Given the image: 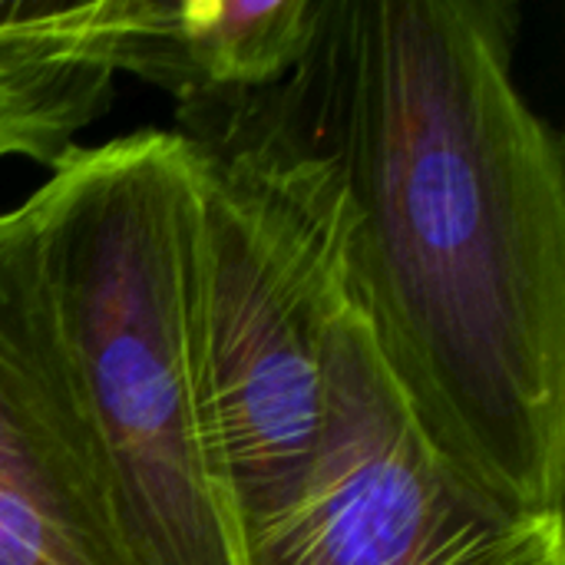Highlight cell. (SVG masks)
I'll list each match as a JSON object with an SVG mask.
<instances>
[{"label": "cell", "mask_w": 565, "mask_h": 565, "mask_svg": "<svg viewBox=\"0 0 565 565\" xmlns=\"http://www.w3.org/2000/svg\"><path fill=\"white\" fill-rule=\"evenodd\" d=\"M318 0H126L119 73L179 99L228 106L278 86L305 56Z\"/></svg>", "instance_id": "52a82bcc"}, {"label": "cell", "mask_w": 565, "mask_h": 565, "mask_svg": "<svg viewBox=\"0 0 565 565\" xmlns=\"http://www.w3.org/2000/svg\"><path fill=\"white\" fill-rule=\"evenodd\" d=\"M510 0H318L245 103L341 169L354 308L420 434L490 503L563 516V149L526 103Z\"/></svg>", "instance_id": "6da1fadb"}, {"label": "cell", "mask_w": 565, "mask_h": 565, "mask_svg": "<svg viewBox=\"0 0 565 565\" xmlns=\"http://www.w3.org/2000/svg\"><path fill=\"white\" fill-rule=\"evenodd\" d=\"M126 0H0V159L56 172L116 93Z\"/></svg>", "instance_id": "8992f818"}, {"label": "cell", "mask_w": 565, "mask_h": 565, "mask_svg": "<svg viewBox=\"0 0 565 565\" xmlns=\"http://www.w3.org/2000/svg\"><path fill=\"white\" fill-rule=\"evenodd\" d=\"M0 565H136L33 199L0 212Z\"/></svg>", "instance_id": "5b68a950"}, {"label": "cell", "mask_w": 565, "mask_h": 565, "mask_svg": "<svg viewBox=\"0 0 565 565\" xmlns=\"http://www.w3.org/2000/svg\"><path fill=\"white\" fill-rule=\"evenodd\" d=\"M245 543L248 565H565L563 516L490 503L430 447L358 308L331 344L305 483Z\"/></svg>", "instance_id": "277c9868"}, {"label": "cell", "mask_w": 565, "mask_h": 565, "mask_svg": "<svg viewBox=\"0 0 565 565\" xmlns=\"http://www.w3.org/2000/svg\"><path fill=\"white\" fill-rule=\"evenodd\" d=\"M182 119L195 159L199 361L248 530L298 493L318 454L328 358L354 308V212L334 159L245 103Z\"/></svg>", "instance_id": "3957f363"}, {"label": "cell", "mask_w": 565, "mask_h": 565, "mask_svg": "<svg viewBox=\"0 0 565 565\" xmlns=\"http://www.w3.org/2000/svg\"><path fill=\"white\" fill-rule=\"evenodd\" d=\"M30 199L132 559L248 565L195 338L189 139L79 146Z\"/></svg>", "instance_id": "7a4b0ae2"}]
</instances>
